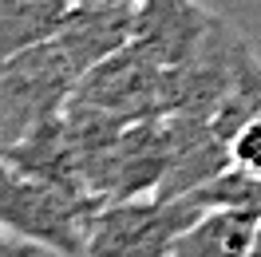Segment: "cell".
Returning a JSON list of instances; mask_svg holds the SVG:
<instances>
[{"label": "cell", "instance_id": "1", "mask_svg": "<svg viewBox=\"0 0 261 257\" xmlns=\"http://www.w3.org/2000/svg\"><path fill=\"white\" fill-rule=\"evenodd\" d=\"M99 198L80 194L0 150V225L40 253L80 257Z\"/></svg>", "mask_w": 261, "mask_h": 257}, {"label": "cell", "instance_id": "8", "mask_svg": "<svg viewBox=\"0 0 261 257\" xmlns=\"http://www.w3.org/2000/svg\"><path fill=\"white\" fill-rule=\"evenodd\" d=\"M253 115H261V56L242 36L238 56H233V71H229V87H226V95H222V103H218L210 123L222 139H229Z\"/></svg>", "mask_w": 261, "mask_h": 257}, {"label": "cell", "instance_id": "12", "mask_svg": "<svg viewBox=\"0 0 261 257\" xmlns=\"http://www.w3.org/2000/svg\"><path fill=\"white\" fill-rule=\"evenodd\" d=\"M245 257H261V218H257V229H253V241H249V253Z\"/></svg>", "mask_w": 261, "mask_h": 257}, {"label": "cell", "instance_id": "7", "mask_svg": "<svg viewBox=\"0 0 261 257\" xmlns=\"http://www.w3.org/2000/svg\"><path fill=\"white\" fill-rule=\"evenodd\" d=\"M71 8V0H0V60L51 40Z\"/></svg>", "mask_w": 261, "mask_h": 257}, {"label": "cell", "instance_id": "6", "mask_svg": "<svg viewBox=\"0 0 261 257\" xmlns=\"http://www.w3.org/2000/svg\"><path fill=\"white\" fill-rule=\"evenodd\" d=\"M257 229V214L238 206H206L182 229L166 257H245Z\"/></svg>", "mask_w": 261, "mask_h": 257}, {"label": "cell", "instance_id": "11", "mask_svg": "<svg viewBox=\"0 0 261 257\" xmlns=\"http://www.w3.org/2000/svg\"><path fill=\"white\" fill-rule=\"evenodd\" d=\"M40 249H36L32 241L16 238V234H8L4 225H0V257H36Z\"/></svg>", "mask_w": 261, "mask_h": 257}, {"label": "cell", "instance_id": "9", "mask_svg": "<svg viewBox=\"0 0 261 257\" xmlns=\"http://www.w3.org/2000/svg\"><path fill=\"white\" fill-rule=\"evenodd\" d=\"M202 202V206H238V210H249V214H257L261 218V182H253L249 174L242 170H222L218 178H210L206 186H198L190 190Z\"/></svg>", "mask_w": 261, "mask_h": 257}, {"label": "cell", "instance_id": "10", "mask_svg": "<svg viewBox=\"0 0 261 257\" xmlns=\"http://www.w3.org/2000/svg\"><path fill=\"white\" fill-rule=\"evenodd\" d=\"M226 155H229V166L249 174L253 182H261V115L245 119L242 127L226 139Z\"/></svg>", "mask_w": 261, "mask_h": 257}, {"label": "cell", "instance_id": "3", "mask_svg": "<svg viewBox=\"0 0 261 257\" xmlns=\"http://www.w3.org/2000/svg\"><path fill=\"white\" fill-rule=\"evenodd\" d=\"M80 80L83 71L56 36L0 60V146H12L32 127L60 115Z\"/></svg>", "mask_w": 261, "mask_h": 257}, {"label": "cell", "instance_id": "13", "mask_svg": "<svg viewBox=\"0 0 261 257\" xmlns=\"http://www.w3.org/2000/svg\"><path fill=\"white\" fill-rule=\"evenodd\" d=\"M71 4H143V0H71Z\"/></svg>", "mask_w": 261, "mask_h": 257}, {"label": "cell", "instance_id": "5", "mask_svg": "<svg viewBox=\"0 0 261 257\" xmlns=\"http://www.w3.org/2000/svg\"><path fill=\"white\" fill-rule=\"evenodd\" d=\"M135 12H139V4H75L64 28L56 32V40L87 75L107 56L127 48L130 32H135Z\"/></svg>", "mask_w": 261, "mask_h": 257}, {"label": "cell", "instance_id": "2", "mask_svg": "<svg viewBox=\"0 0 261 257\" xmlns=\"http://www.w3.org/2000/svg\"><path fill=\"white\" fill-rule=\"evenodd\" d=\"M194 194L103 198L87 222L80 257H166L186 225L202 214Z\"/></svg>", "mask_w": 261, "mask_h": 257}, {"label": "cell", "instance_id": "4", "mask_svg": "<svg viewBox=\"0 0 261 257\" xmlns=\"http://www.w3.org/2000/svg\"><path fill=\"white\" fill-rule=\"evenodd\" d=\"M174 80H178V71L163 67L127 40V48L107 56L80 80L75 99L103 107L111 115H123V119H150V115L174 111Z\"/></svg>", "mask_w": 261, "mask_h": 257}]
</instances>
